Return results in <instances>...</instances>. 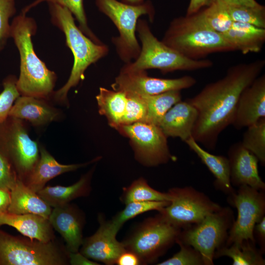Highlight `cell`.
Instances as JSON below:
<instances>
[{
  "label": "cell",
  "mask_w": 265,
  "mask_h": 265,
  "mask_svg": "<svg viewBox=\"0 0 265 265\" xmlns=\"http://www.w3.org/2000/svg\"><path fill=\"white\" fill-rule=\"evenodd\" d=\"M142 96L147 107L146 122L157 126H159L169 109L182 99L180 90H172L156 95Z\"/></svg>",
  "instance_id": "f1b7e54d"
},
{
  "label": "cell",
  "mask_w": 265,
  "mask_h": 265,
  "mask_svg": "<svg viewBox=\"0 0 265 265\" xmlns=\"http://www.w3.org/2000/svg\"><path fill=\"white\" fill-rule=\"evenodd\" d=\"M88 163L60 164L44 148L41 147L39 160L28 176L26 185L37 193L53 178L61 174L75 170Z\"/></svg>",
  "instance_id": "603a6c76"
},
{
  "label": "cell",
  "mask_w": 265,
  "mask_h": 265,
  "mask_svg": "<svg viewBox=\"0 0 265 265\" xmlns=\"http://www.w3.org/2000/svg\"><path fill=\"white\" fill-rule=\"evenodd\" d=\"M161 41L192 59H204L214 53L235 51L222 33L209 27L196 13L174 19Z\"/></svg>",
  "instance_id": "277c9868"
},
{
  "label": "cell",
  "mask_w": 265,
  "mask_h": 265,
  "mask_svg": "<svg viewBox=\"0 0 265 265\" xmlns=\"http://www.w3.org/2000/svg\"><path fill=\"white\" fill-rule=\"evenodd\" d=\"M222 34L235 51L243 54L259 53L265 42V28L246 23L233 22L231 27Z\"/></svg>",
  "instance_id": "d4e9b609"
},
{
  "label": "cell",
  "mask_w": 265,
  "mask_h": 265,
  "mask_svg": "<svg viewBox=\"0 0 265 265\" xmlns=\"http://www.w3.org/2000/svg\"><path fill=\"white\" fill-rule=\"evenodd\" d=\"M192 76L176 79H161L148 76L145 70H130L122 67L114 82L113 89L141 95H152L172 90L189 88L195 84Z\"/></svg>",
  "instance_id": "5bb4252c"
},
{
  "label": "cell",
  "mask_w": 265,
  "mask_h": 265,
  "mask_svg": "<svg viewBox=\"0 0 265 265\" xmlns=\"http://www.w3.org/2000/svg\"><path fill=\"white\" fill-rule=\"evenodd\" d=\"M65 256L52 242L20 238L0 231V265H62Z\"/></svg>",
  "instance_id": "30bf717a"
},
{
  "label": "cell",
  "mask_w": 265,
  "mask_h": 265,
  "mask_svg": "<svg viewBox=\"0 0 265 265\" xmlns=\"http://www.w3.org/2000/svg\"><path fill=\"white\" fill-rule=\"evenodd\" d=\"M125 93L127 101L120 126L136 122H146L147 107L143 96L135 93Z\"/></svg>",
  "instance_id": "d590c367"
},
{
  "label": "cell",
  "mask_w": 265,
  "mask_h": 265,
  "mask_svg": "<svg viewBox=\"0 0 265 265\" xmlns=\"http://www.w3.org/2000/svg\"><path fill=\"white\" fill-rule=\"evenodd\" d=\"M197 116L192 105L181 100L165 113L159 126L167 137H179L185 142L192 136Z\"/></svg>",
  "instance_id": "d6986e66"
},
{
  "label": "cell",
  "mask_w": 265,
  "mask_h": 265,
  "mask_svg": "<svg viewBox=\"0 0 265 265\" xmlns=\"http://www.w3.org/2000/svg\"><path fill=\"white\" fill-rule=\"evenodd\" d=\"M10 202L9 191L0 188V214L7 212Z\"/></svg>",
  "instance_id": "f6af8a7d"
},
{
  "label": "cell",
  "mask_w": 265,
  "mask_h": 265,
  "mask_svg": "<svg viewBox=\"0 0 265 265\" xmlns=\"http://www.w3.org/2000/svg\"><path fill=\"white\" fill-rule=\"evenodd\" d=\"M185 142L214 177L215 187L228 195L233 193L235 190L230 182L228 158L224 156L211 154L202 148L192 136Z\"/></svg>",
  "instance_id": "cb8c5ba5"
},
{
  "label": "cell",
  "mask_w": 265,
  "mask_h": 265,
  "mask_svg": "<svg viewBox=\"0 0 265 265\" xmlns=\"http://www.w3.org/2000/svg\"><path fill=\"white\" fill-rule=\"evenodd\" d=\"M226 5L256 6L259 4L255 0H215Z\"/></svg>",
  "instance_id": "bcb514c9"
},
{
  "label": "cell",
  "mask_w": 265,
  "mask_h": 265,
  "mask_svg": "<svg viewBox=\"0 0 265 265\" xmlns=\"http://www.w3.org/2000/svg\"><path fill=\"white\" fill-rule=\"evenodd\" d=\"M230 182L232 186L247 185L265 191V183L259 174L258 159L241 142L232 144L228 151Z\"/></svg>",
  "instance_id": "2e32d148"
},
{
  "label": "cell",
  "mask_w": 265,
  "mask_h": 265,
  "mask_svg": "<svg viewBox=\"0 0 265 265\" xmlns=\"http://www.w3.org/2000/svg\"><path fill=\"white\" fill-rule=\"evenodd\" d=\"M127 137L140 163L156 166L176 159L169 151L167 137L159 126L146 122L121 125L116 129Z\"/></svg>",
  "instance_id": "7c38bea8"
},
{
  "label": "cell",
  "mask_w": 265,
  "mask_h": 265,
  "mask_svg": "<svg viewBox=\"0 0 265 265\" xmlns=\"http://www.w3.org/2000/svg\"><path fill=\"white\" fill-rule=\"evenodd\" d=\"M98 9L107 16L117 28L119 35L113 37L119 57L126 63L135 60L140 51L136 39V25L139 18L148 15L152 21L154 9L149 1L139 4H130L117 0H95Z\"/></svg>",
  "instance_id": "8992f818"
},
{
  "label": "cell",
  "mask_w": 265,
  "mask_h": 265,
  "mask_svg": "<svg viewBox=\"0 0 265 265\" xmlns=\"http://www.w3.org/2000/svg\"><path fill=\"white\" fill-rule=\"evenodd\" d=\"M181 230L158 214L138 225L122 243L126 250L139 258L141 264L153 263L176 243Z\"/></svg>",
  "instance_id": "ba28073f"
},
{
  "label": "cell",
  "mask_w": 265,
  "mask_h": 265,
  "mask_svg": "<svg viewBox=\"0 0 265 265\" xmlns=\"http://www.w3.org/2000/svg\"><path fill=\"white\" fill-rule=\"evenodd\" d=\"M16 13L15 0H0V51L10 37L9 19Z\"/></svg>",
  "instance_id": "f35d334b"
},
{
  "label": "cell",
  "mask_w": 265,
  "mask_h": 265,
  "mask_svg": "<svg viewBox=\"0 0 265 265\" xmlns=\"http://www.w3.org/2000/svg\"><path fill=\"white\" fill-rule=\"evenodd\" d=\"M253 236L256 243L258 242L260 249L264 253L265 252V216L258 222L254 228Z\"/></svg>",
  "instance_id": "60d3db41"
},
{
  "label": "cell",
  "mask_w": 265,
  "mask_h": 265,
  "mask_svg": "<svg viewBox=\"0 0 265 265\" xmlns=\"http://www.w3.org/2000/svg\"><path fill=\"white\" fill-rule=\"evenodd\" d=\"M43 99L19 96L9 113V117L24 119L36 126L47 124L57 119L59 112Z\"/></svg>",
  "instance_id": "44dd1931"
},
{
  "label": "cell",
  "mask_w": 265,
  "mask_h": 265,
  "mask_svg": "<svg viewBox=\"0 0 265 265\" xmlns=\"http://www.w3.org/2000/svg\"><path fill=\"white\" fill-rule=\"evenodd\" d=\"M237 191L228 195L227 201L235 207L238 215L229 230L225 246L240 244L250 240L256 243L253 230L256 224L265 213V195L247 185L238 187Z\"/></svg>",
  "instance_id": "8fae6325"
},
{
  "label": "cell",
  "mask_w": 265,
  "mask_h": 265,
  "mask_svg": "<svg viewBox=\"0 0 265 265\" xmlns=\"http://www.w3.org/2000/svg\"><path fill=\"white\" fill-rule=\"evenodd\" d=\"M17 78L9 75L3 80V89L0 93V125L9 117V113L15 101L21 95L18 91Z\"/></svg>",
  "instance_id": "8d00e7d4"
},
{
  "label": "cell",
  "mask_w": 265,
  "mask_h": 265,
  "mask_svg": "<svg viewBox=\"0 0 265 265\" xmlns=\"http://www.w3.org/2000/svg\"><path fill=\"white\" fill-rule=\"evenodd\" d=\"M235 219L230 208L221 207L199 223L182 229L176 240L198 250L204 265H212L215 252L225 244Z\"/></svg>",
  "instance_id": "52a82bcc"
},
{
  "label": "cell",
  "mask_w": 265,
  "mask_h": 265,
  "mask_svg": "<svg viewBox=\"0 0 265 265\" xmlns=\"http://www.w3.org/2000/svg\"><path fill=\"white\" fill-rule=\"evenodd\" d=\"M255 244L250 240H245L238 244L224 245L215 251L214 259L228 257L232 260L233 265H264V253Z\"/></svg>",
  "instance_id": "83f0119b"
},
{
  "label": "cell",
  "mask_w": 265,
  "mask_h": 265,
  "mask_svg": "<svg viewBox=\"0 0 265 265\" xmlns=\"http://www.w3.org/2000/svg\"><path fill=\"white\" fill-rule=\"evenodd\" d=\"M44 1L56 3L66 7L78 22L79 27L81 31L95 42L102 43L88 26L83 6V0H36L25 7L22 13L26 14L31 8Z\"/></svg>",
  "instance_id": "836d02e7"
},
{
  "label": "cell",
  "mask_w": 265,
  "mask_h": 265,
  "mask_svg": "<svg viewBox=\"0 0 265 265\" xmlns=\"http://www.w3.org/2000/svg\"><path fill=\"white\" fill-rule=\"evenodd\" d=\"M69 262L73 265H99L93 262L81 253L69 252Z\"/></svg>",
  "instance_id": "ee69618b"
},
{
  "label": "cell",
  "mask_w": 265,
  "mask_h": 265,
  "mask_svg": "<svg viewBox=\"0 0 265 265\" xmlns=\"http://www.w3.org/2000/svg\"><path fill=\"white\" fill-rule=\"evenodd\" d=\"M116 264L118 265H137L141 263L139 258L133 253L126 250L122 253L118 259Z\"/></svg>",
  "instance_id": "b9f144b4"
},
{
  "label": "cell",
  "mask_w": 265,
  "mask_h": 265,
  "mask_svg": "<svg viewBox=\"0 0 265 265\" xmlns=\"http://www.w3.org/2000/svg\"><path fill=\"white\" fill-rule=\"evenodd\" d=\"M176 243L180 246L179 251L158 265H204L203 257L198 250L178 240Z\"/></svg>",
  "instance_id": "74e56055"
},
{
  "label": "cell",
  "mask_w": 265,
  "mask_h": 265,
  "mask_svg": "<svg viewBox=\"0 0 265 265\" xmlns=\"http://www.w3.org/2000/svg\"><path fill=\"white\" fill-rule=\"evenodd\" d=\"M214 0H190L186 15L194 14L202 9L211 5Z\"/></svg>",
  "instance_id": "7bdbcfd3"
},
{
  "label": "cell",
  "mask_w": 265,
  "mask_h": 265,
  "mask_svg": "<svg viewBox=\"0 0 265 265\" xmlns=\"http://www.w3.org/2000/svg\"><path fill=\"white\" fill-rule=\"evenodd\" d=\"M265 118V75L258 76L241 92L232 125L237 130Z\"/></svg>",
  "instance_id": "e0dca14e"
},
{
  "label": "cell",
  "mask_w": 265,
  "mask_h": 265,
  "mask_svg": "<svg viewBox=\"0 0 265 265\" xmlns=\"http://www.w3.org/2000/svg\"><path fill=\"white\" fill-rule=\"evenodd\" d=\"M196 14L206 26L220 33L227 31L233 23L224 4L215 0Z\"/></svg>",
  "instance_id": "4dcf8cb0"
},
{
  "label": "cell",
  "mask_w": 265,
  "mask_h": 265,
  "mask_svg": "<svg viewBox=\"0 0 265 265\" xmlns=\"http://www.w3.org/2000/svg\"><path fill=\"white\" fill-rule=\"evenodd\" d=\"M136 30L141 43L140 53L135 60L123 67L126 69L146 71L155 69L166 73L206 69L213 65L211 60L188 58L159 40L152 33L146 20H138Z\"/></svg>",
  "instance_id": "5b68a950"
},
{
  "label": "cell",
  "mask_w": 265,
  "mask_h": 265,
  "mask_svg": "<svg viewBox=\"0 0 265 265\" xmlns=\"http://www.w3.org/2000/svg\"><path fill=\"white\" fill-rule=\"evenodd\" d=\"M122 1L130 4H139L143 2L144 0H121Z\"/></svg>",
  "instance_id": "7dc6e473"
},
{
  "label": "cell",
  "mask_w": 265,
  "mask_h": 265,
  "mask_svg": "<svg viewBox=\"0 0 265 265\" xmlns=\"http://www.w3.org/2000/svg\"><path fill=\"white\" fill-rule=\"evenodd\" d=\"M242 145L255 155L262 165L265 164V118L247 127Z\"/></svg>",
  "instance_id": "d6a6232c"
},
{
  "label": "cell",
  "mask_w": 265,
  "mask_h": 265,
  "mask_svg": "<svg viewBox=\"0 0 265 265\" xmlns=\"http://www.w3.org/2000/svg\"><path fill=\"white\" fill-rule=\"evenodd\" d=\"M265 65L263 59L235 65L223 78L186 100L197 111L192 136L198 143L215 149L218 136L233 122L241 92L260 76Z\"/></svg>",
  "instance_id": "6da1fadb"
},
{
  "label": "cell",
  "mask_w": 265,
  "mask_h": 265,
  "mask_svg": "<svg viewBox=\"0 0 265 265\" xmlns=\"http://www.w3.org/2000/svg\"><path fill=\"white\" fill-rule=\"evenodd\" d=\"M96 98L100 114L104 115L109 126L116 129L120 126L125 114L126 94L120 90L100 87Z\"/></svg>",
  "instance_id": "4316f807"
},
{
  "label": "cell",
  "mask_w": 265,
  "mask_h": 265,
  "mask_svg": "<svg viewBox=\"0 0 265 265\" xmlns=\"http://www.w3.org/2000/svg\"><path fill=\"white\" fill-rule=\"evenodd\" d=\"M224 4L233 22L246 23L265 28L264 6L260 4L256 6Z\"/></svg>",
  "instance_id": "e575fe53"
},
{
  "label": "cell",
  "mask_w": 265,
  "mask_h": 265,
  "mask_svg": "<svg viewBox=\"0 0 265 265\" xmlns=\"http://www.w3.org/2000/svg\"><path fill=\"white\" fill-rule=\"evenodd\" d=\"M33 19L21 13L10 25L12 38L20 56V73L16 86L20 95L45 99L53 93L56 75L34 52L31 36L36 31Z\"/></svg>",
  "instance_id": "7a4b0ae2"
},
{
  "label": "cell",
  "mask_w": 265,
  "mask_h": 265,
  "mask_svg": "<svg viewBox=\"0 0 265 265\" xmlns=\"http://www.w3.org/2000/svg\"><path fill=\"white\" fill-rule=\"evenodd\" d=\"M9 192L10 202L7 212L33 213L49 218L52 210L51 207L21 180L17 179Z\"/></svg>",
  "instance_id": "7402d4cb"
},
{
  "label": "cell",
  "mask_w": 265,
  "mask_h": 265,
  "mask_svg": "<svg viewBox=\"0 0 265 265\" xmlns=\"http://www.w3.org/2000/svg\"><path fill=\"white\" fill-rule=\"evenodd\" d=\"M100 227L92 236L83 239L80 252L87 258L106 265L116 264L120 255L125 251L124 246L116 238L118 231L108 221L99 218Z\"/></svg>",
  "instance_id": "9a60e30c"
},
{
  "label": "cell",
  "mask_w": 265,
  "mask_h": 265,
  "mask_svg": "<svg viewBox=\"0 0 265 265\" xmlns=\"http://www.w3.org/2000/svg\"><path fill=\"white\" fill-rule=\"evenodd\" d=\"M48 219L64 238L68 252H78L83 240V219L78 209L69 204L53 208Z\"/></svg>",
  "instance_id": "ac0fdd59"
},
{
  "label": "cell",
  "mask_w": 265,
  "mask_h": 265,
  "mask_svg": "<svg viewBox=\"0 0 265 265\" xmlns=\"http://www.w3.org/2000/svg\"><path fill=\"white\" fill-rule=\"evenodd\" d=\"M17 179L9 160L0 150V188L10 191Z\"/></svg>",
  "instance_id": "ab89813d"
},
{
  "label": "cell",
  "mask_w": 265,
  "mask_h": 265,
  "mask_svg": "<svg viewBox=\"0 0 265 265\" xmlns=\"http://www.w3.org/2000/svg\"><path fill=\"white\" fill-rule=\"evenodd\" d=\"M169 203L168 201L132 202L126 204L124 209L108 221L113 228L119 231L128 220L150 211H159Z\"/></svg>",
  "instance_id": "1f68e13d"
},
{
  "label": "cell",
  "mask_w": 265,
  "mask_h": 265,
  "mask_svg": "<svg viewBox=\"0 0 265 265\" xmlns=\"http://www.w3.org/2000/svg\"><path fill=\"white\" fill-rule=\"evenodd\" d=\"M48 4L52 22L64 33L66 44L74 59L69 79L53 93L57 102L65 103L69 91L84 79L87 68L106 55L109 50L106 45L97 43L84 34L76 26L73 14L66 7L56 3Z\"/></svg>",
  "instance_id": "3957f363"
},
{
  "label": "cell",
  "mask_w": 265,
  "mask_h": 265,
  "mask_svg": "<svg viewBox=\"0 0 265 265\" xmlns=\"http://www.w3.org/2000/svg\"><path fill=\"white\" fill-rule=\"evenodd\" d=\"M0 150L23 176L29 175L40 157L38 143L30 138L21 120L10 117L0 125Z\"/></svg>",
  "instance_id": "4fadbf2b"
},
{
  "label": "cell",
  "mask_w": 265,
  "mask_h": 265,
  "mask_svg": "<svg viewBox=\"0 0 265 265\" xmlns=\"http://www.w3.org/2000/svg\"><path fill=\"white\" fill-rule=\"evenodd\" d=\"M7 225L15 228L23 235L44 242L52 241L53 227L48 218L33 213L0 214V226Z\"/></svg>",
  "instance_id": "ffe728a7"
},
{
  "label": "cell",
  "mask_w": 265,
  "mask_h": 265,
  "mask_svg": "<svg viewBox=\"0 0 265 265\" xmlns=\"http://www.w3.org/2000/svg\"><path fill=\"white\" fill-rule=\"evenodd\" d=\"M170 203L159 212L168 223L181 230L201 221L221 206L191 186L173 187L168 191Z\"/></svg>",
  "instance_id": "9c48e42d"
},
{
  "label": "cell",
  "mask_w": 265,
  "mask_h": 265,
  "mask_svg": "<svg viewBox=\"0 0 265 265\" xmlns=\"http://www.w3.org/2000/svg\"><path fill=\"white\" fill-rule=\"evenodd\" d=\"M168 192H161L151 187L143 178L133 181L129 186L123 188L120 201L125 205L132 202L170 201Z\"/></svg>",
  "instance_id": "f546056e"
},
{
  "label": "cell",
  "mask_w": 265,
  "mask_h": 265,
  "mask_svg": "<svg viewBox=\"0 0 265 265\" xmlns=\"http://www.w3.org/2000/svg\"><path fill=\"white\" fill-rule=\"evenodd\" d=\"M90 182L89 174L82 177L72 185L45 186L37 193L51 207H60L77 198L87 195L91 188Z\"/></svg>",
  "instance_id": "484cf974"
}]
</instances>
